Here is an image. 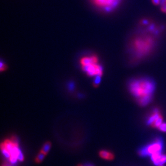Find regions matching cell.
I'll use <instances>...</instances> for the list:
<instances>
[{
	"label": "cell",
	"instance_id": "277c9868",
	"mask_svg": "<svg viewBox=\"0 0 166 166\" xmlns=\"http://www.w3.org/2000/svg\"><path fill=\"white\" fill-rule=\"evenodd\" d=\"M164 142L161 138L155 139L150 144L143 147L138 151V154L141 156H151L152 155L162 153Z\"/></svg>",
	"mask_w": 166,
	"mask_h": 166
},
{
	"label": "cell",
	"instance_id": "7c38bea8",
	"mask_svg": "<svg viewBox=\"0 0 166 166\" xmlns=\"http://www.w3.org/2000/svg\"><path fill=\"white\" fill-rule=\"evenodd\" d=\"M101 77L100 76H95V79L94 80V87H97L100 84L101 82Z\"/></svg>",
	"mask_w": 166,
	"mask_h": 166
},
{
	"label": "cell",
	"instance_id": "7a4b0ae2",
	"mask_svg": "<svg viewBox=\"0 0 166 166\" xmlns=\"http://www.w3.org/2000/svg\"><path fill=\"white\" fill-rule=\"evenodd\" d=\"M155 38L149 34H142L133 38L130 50L136 59H141L149 54L154 47Z\"/></svg>",
	"mask_w": 166,
	"mask_h": 166
},
{
	"label": "cell",
	"instance_id": "8992f818",
	"mask_svg": "<svg viewBox=\"0 0 166 166\" xmlns=\"http://www.w3.org/2000/svg\"><path fill=\"white\" fill-rule=\"evenodd\" d=\"M150 156V160L155 166L164 165L166 162V154H163L162 153L153 154Z\"/></svg>",
	"mask_w": 166,
	"mask_h": 166
},
{
	"label": "cell",
	"instance_id": "e0dca14e",
	"mask_svg": "<svg viewBox=\"0 0 166 166\" xmlns=\"http://www.w3.org/2000/svg\"><path fill=\"white\" fill-rule=\"evenodd\" d=\"M0 68H1V71H3V70H4V69H5V66H4V65L3 64L2 62H1V66H0Z\"/></svg>",
	"mask_w": 166,
	"mask_h": 166
},
{
	"label": "cell",
	"instance_id": "ba28073f",
	"mask_svg": "<svg viewBox=\"0 0 166 166\" xmlns=\"http://www.w3.org/2000/svg\"><path fill=\"white\" fill-rule=\"evenodd\" d=\"M101 157L102 158L106 159V160H111L114 158V155L110 152H108L106 150H102L100 153Z\"/></svg>",
	"mask_w": 166,
	"mask_h": 166
},
{
	"label": "cell",
	"instance_id": "5bb4252c",
	"mask_svg": "<svg viewBox=\"0 0 166 166\" xmlns=\"http://www.w3.org/2000/svg\"><path fill=\"white\" fill-rule=\"evenodd\" d=\"M17 160H18V158H17V157H16V156H11L10 158L9 159L10 162H11V164H16L17 161Z\"/></svg>",
	"mask_w": 166,
	"mask_h": 166
},
{
	"label": "cell",
	"instance_id": "52a82bcc",
	"mask_svg": "<svg viewBox=\"0 0 166 166\" xmlns=\"http://www.w3.org/2000/svg\"><path fill=\"white\" fill-rule=\"evenodd\" d=\"M162 117V114H161L160 110L158 108H155L153 110L152 114H150L147 118L146 124L153 127V125L155 123L156 121Z\"/></svg>",
	"mask_w": 166,
	"mask_h": 166
},
{
	"label": "cell",
	"instance_id": "9c48e42d",
	"mask_svg": "<svg viewBox=\"0 0 166 166\" xmlns=\"http://www.w3.org/2000/svg\"><path fill=\"white\" fill-rule=\"evenodd\" d=\"M51 147V144L50 142H46L45 144H44V146L43 147L42 150H41V152L44 153L45 154H47V153L49 152V150H50Z\"/></svg>",
	"mask_w": 166,
	"mask_h": 166
},
{
	"label": "cell",
	"instance_id": "5b68a950",
	"mask_svg": "<svg viewBox=\"0 0 166 166\" xmlns=\"http://www.w3.org/2000/svg\"><path fill=\"white\" fill-rule=\"evenodd\" d=\"M96 6L106 11H111L118 6L120 0H93Z\"/></svg>",
	"mask_w": 166,
	"mask_h": 166
},
{
	"label": "cell",
	"instance_id": "2e32d148",
	"mask_svg": "<svg viewBox=\"0 0 166 166\" xmlns=\"http://www.w3.org/2000/svg\"><path fill=\"white\" fill-rule=\"evenodd\" d=\"M152 2L154 4L158 5V4H160V0H152Z\"/></svg>",
	"mask_w": 166,
	"mask_h": 166
},
{
	"label": "cell",
	"instance_id": "9a60e30c",
	"mask_svg": "<svg viewBox=\"0 0 166 166\" xmlns=\"http://www.w3.org/2000/svg\"><path fill=\"white\" fill-rule=\"evenodd\" d=\"M17 158H18V160L20 161H23L24 160V156L22 154V152L18 153V155H17Z\"/></svg>",
	"mask_w": 166,
	"mask_h": 166
},
{
	"label": "cell",
	"instance_id": "8fae6325",
	"mask_svg": "<svg viewBox=\"0 0 166 166\" xmlns=\"http://www.w3.org/2000/svg\"><path fill=\"white\" fill-rule=\"evenodd\" d=\"M45 155L46 154H44V153L40 152V153L38 154V156H37L36 159V161L37 163H40V162H42L43 159H44V158H45Z\"/></svg>",
	"mask_w": 166,
	"mask_h": 166
},
{
	"label": "cell",
	"instance_id": "6da1fadb",
	"mask_svg": "<svg viewBox=\"0 0 166 166\" xmlns=\"http://www.w3.org/2000/svg\"><path fill=\"white\" fill-rule=\"evenodd\" d=\"M155 89V82L149 78L134 79L129 83L130 92L140 106H146L151 102Z\"/></svg>",
	"mask_w": 166,
	"mask_h": 166
},
{
	"label": "cell",
	"instance_id": "ac0fdd59",
	"mask_svg": "<svg viewBox=\"0 0 166 166\" xmlns=\"http://www.w3.org/2000/svg\"><path fill=\"white\" fill-rule=\"evenodd\" d=\"M69 88H70V90H73V89H74V84H73V83H71V84H70V86H69Z\"/></svg>",
	"mask_w": 166,
	"mask_h": 166
},
{
	"label": "cell",
	"instance_id": "4fadbf2b",
	"mask_svg": "<svg viewBox=\"0 0 166 166\" xmlns=\"http://www.w3.org/2000/svg\"><path fill=\"white\" fill-rule=\"evenodd\" d=\"M158 128L161 132H166V123H162Z\"/></svg>",
	"mask_w": 166,
	"mask_h": 166
},
{
	"label": "cell",
	"instance_id": "ffe728a7",
	"mask_svg": "<svg viewBox=\"0 0 166 166\" xmlns=\"http://www.w3.org/2000/svg\"><path fill=\"white\" fill-rule=\"evenodd\" d=\"M164 166L163 165H161V166Z\"/></svg>",
	"mask_w": 166,
	"mask_h": 166
},
{
	"label": "cell",
	"instance_id": "3957f363",
	"mask_svg": "<svg viewBox=\"0 0 166 166\" xmlns=\"http://www.w3.org/2000/svg\"><path fill=\"white\" fill-rule=\"evenodd\" d=\"M82 70L90 76H100L103 74V68L98 64V58L95 56H85L81 59Z\"/></svg>",
	"mask_w": 166,
	"mask_h": 166
},
{
	"label": "cell",
	"instance_id": "d6986e66",
	"mask_svg": "<svg viewBox=\"0 0 166 166\" xmlns=\"http://www.w3.org/2000/svg\"><path fill=\"white\" fill-rule=\"evenodd\" d=\"M91 166V165H89V166Z\"/></svg>",
	"mask_w": 166,
	"mask_h": 166
},
{
	"label": "cell",
	"instance_id": "30bf717a",
	"mask_svg": "<svg viewBox=\"0 0 166 166\" xmlns=\"http://www.w3.org/2000/svg\"><path fill=\"white\" fill-rule=\"evenodd\" d=\"M1 151H2V154H3V155H4L6 158H10V157H11V154H10V152H9V151L7 150L3 144H2V145H1Z\"/></svg>",
	"mask_w": 166,
	"mask_h": 166
}]
</instances>
